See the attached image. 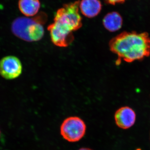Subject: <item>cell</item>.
I'll list each match as a JSON object with an SVG mask.
<instances>
[{"label":"cell","mask_w":150,"mask_h":150,"mask_svg":"<svg viewBox=\"0 0 150 150\" xmlns=\"http://www.w3.org/2000/svg\"><path fill=\"white\" fill-rule=\"evenodd\" d=\"M110 51L118 57L116 64L121 61L132 63L150 56V38L146 32L124 31L110 40Z\"/></svg>","instance_id":"obj_1"},{"label":"cell","mask_w":150,"mask_h":150,"mask_svg":"<svg viewBox=\"0 0 150 150\" xmlns=\"http://www.w3.org/2000/svg\"><path fill=\"white\" fill-rule=\"evenodd\" d=\"M79 1L65 4L56 12L54 22L48 30L51 41L60 47L69 46L74 40L73 32L82 26L79 10Z\"/></svg>","instance_id":"obj_2"},{"label":"cell","mask_w":150,"mask_h":150,"mask_svg":"<svg viewBox=\"0 0 150 150\" xmlns=\"http://www.w3.org/2000/svg\"><path fill=\"white\" fill-rule=\"evenodd\" d=\"M47 18V15L44 13L32 18L28 17L17 18L12 23V32L17 37L25 41H38L44 35L43 25L46 23Z\"/></svg>","instance_id":"obj_3"},{"label":"cell","mask_w":150,"mask_h":150,"mask_svg":"<svg viewBox=\"0 0 150 150\" xmlns=\"http://www.w3.org/2000/svg\"><path fill=\"white\" fill-rule=\"evenodd\" d=\"M86 130L84 121L79 117L71 116L65 119L60 127V132L65 140L76 142L81 139Z\"/></svg>","instance_id":"obj_4"},{"label":"cell","mask_w":150,"mask_h":150,"mask_svg":"<svg viewBox=\"0 0 150 150\" xmlns=\"http://www.w3.org/2000/svg\"><path fill=\"white\" fill-rule=\"evenodd\" d=\"M22 65L16 56H5L0 60V75L6 79L12 80L21 75Z\"/></svg>","instance_id":"obj_5"},{"label":"cell","mask_w":150,"mask_h":150,"mask_svg":"<svg viewBox=\"0 0 150 150\" xmlns=\"http://www.w3.org/2000/svg\"><path fill=\"white\" fill-rule=\"evenodd\" d=\"M114 118L115 123L118 127L122 129H128L135 123L136 112L131 108L124 106L116 110Z\"/></svg>","instance_id":"obj_6"},{"label":"cell","mask_w":150,"mask_h":150,"mask_svg":"<svg viewBox=\"0 0 150 150\" xmlns=\"http://www.w3.org/2000/svg\"><path fill=\"white\" fill-rule=\"evenodd\" d=\"M79 9L85 16L92 18L99 14L102 4L99 0H82L80 2Z\"/></svg>","instance_id":"obj_7"},{"label":"cell","mask_w":150,"mask_h":150,"mask_svg":"<svg viewBox=\"0 0 150 150\" xmlns=\"http://www.w3.org/2000/svg\"><path fill=\"white\" fill-rule=\"evenodd\" d=\"M123 18L117 12H112L104 16L103 20V26L110 32H114L121 29L123 25Z\"/></svg>","instance_id":"obj_8"},{"label":"cell","mask_w":150,"mask_h":150,"mask_svg":"<svg viewBox=\"0 0 150 150\" xmlns=\"http://www.w3.org/2000/svg\"><path fill=\"white\" fill-rule=\"evenodd\" d=\"M40 4L39 0H19L18 8L22 13L26 17L33 16L38 13Z\"/></svg>","instance_id":"obj_9"},{"label":"cell","mask_w":150,"mask_h":150,"mask_svg":"<svg viewBox=\"0 0 150 150\" xmlns=\"http://www.w3.org/2000/svg\"><path fill=\"white\" fill-rule=\"evenodd\" d=\"M126 0H105L106 4L112 5H115L116 4H122L125 2Z\"/></svg>","instance_id":"obj_10"},{"label":"cell","mask_w":150,"mask_h":150,"mask_svg":"<svg viewBox=\"0 0 150 150\" xmlns=\"http://www.w3.org/2000/svg\"><path fill=\"white\" fill-rule=\"evenodd\" d=\"M78 150H93L91 149H89V148H82L81 149H79Z\"/></svg>","instance_id":"obj_11"},{"label":"cell","mask_w":150,"mask_h":150,"mask_svg":"<svg viewBox=\"0 0 150 150\" xmlns=\"http://www.w3.org/2000/svg\"><path fill=\"white\" fill-rule=\"evenodd\" d=\"M0 136H1V131H0Z\"/></svg>","instance_id":"obj_12"}]
</instances>
